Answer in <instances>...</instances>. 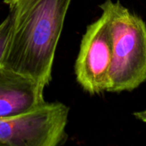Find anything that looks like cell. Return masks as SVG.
Segmentation results:
<instances>
[{"label": "cell", "mask_w": 146, "mask_h": 146, "mask_svg": "<svg viewBox=\"0 0 146 146\" xmlns=\"http://www.w3.org/2000/svg\"><path fill=\"white\" fill-rule=\"evenodd\" d=\"M72 0H4L12 27L2 66L49 85L56 46Z\"/></svg>", "instance_id": "cell-1"}, {"label": "cell", "mask_w": 146, "mask_h": 146, "mask_svg": "<svg viewBox=\"0 0 146 146\" xmlns=\"http://www.w3.org/2000/svg\"><path fill=\"white\" fill-rule=\"evenodd\" d=\"M112 36L113 55L107 92L133 91L146 80V25L120 2L100 5Z\"/></svg>", "instance_id": "cell-2"}, {"label": "cell", "mask_w": 146, "mask_h": 146, "mask_svg": "<svg viewBox=\"0 0 146 146\" xmlns=\"http://www.w3.org/2000/svg\"><path fill=\"white\" fill-rule=\"evenodd\" d=\"M134 115H135L138 119H139V120H141V121H143L146 122V110H145V111H142V112L135 113V114H134Z\"/></svg>", "instance_id": "cell-7"}, {"label": "cell", "mask_w": 146, "mask_h": 146, "mask_svg": "<svg viewBox=\"0 0 146 146\" xmlns=\"http://www.w3.org/2000/svg\"><path fill=\"white\" fill-rule=\"evenodd\" d=\"M44 88L33 78L0 66V119L23 115L44 104Z\"/></svg>", "instance_id": "cell-5"}, {"label": "cell", "mask_w": 146, "mask_h": 146, "mask_svg": "<svg viewBox=\"0 0 146 146\" xmlns=\"http://www.w3.org/2000/svg\"><path fill=\"white\" fill-rule=\"evenodd\" d=\"M112 36L107 16L89 25L83 35L75 62L76 79L90 94L107 92L112 62Z\"/></svg>", "instance_id": "cell-4"}, {"label": "cell", "mask_w": 146, "mask_h": 146, "mask_svg": "<svg viewBox=\"0 0 146 146\" xmlns=\"http://www.w3.org/2000/svg\"><path fill=\"white\" fill-rule=\"evenodd\" d=\"M12 27V16L10 14L0 23V66L4 57Z\"/></svg>", "instance_id": "cell-6"}, {"label": "cell", "mask_w": 146, "mask_h": 146, "mask_svg": "<svg viewBox=\"0 0 146 146\" xmlns=\"http://www.w3.org/2000/svg\"><path fill=\"white\" fill-rule=\"evenodd\" d=\"M69 108L47 103L28 113L0 119V146H57L67 139Z\"/></svg>", "instance_id": "cell-3"}]
</instances>
